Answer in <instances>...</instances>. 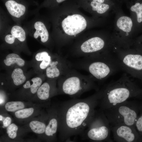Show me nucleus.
<instances>
[{"label":"nucleus","mask_w":142,"mask_h":142,"mask_svg":"<svg viewBox=\"0 0 142 142\" xmlns=\"http://www.w3.org/2000/svg\"><path fill=\"white\" fill-rule=\"evenodd\" d=\"M103 89L86 98H73L64 101L58 109L60 138L70 141L83 133L93 116L102 94Z\"/></svg>","instance_id":"f257e3e1"},{"label":"nucleus","mask_w":142,"mask_h":142,"mask_svg":"<svg viewBox=\"0 0 142 142\" xmlns=\"http://www.w3.org/2000/svg\"><path fill=\"white\" fill-rule=\"evenodd\" d=\"M80 58L70 62L72 67L87 71L95 81L102 82L121 69L115 55L108 50Z\"/></svg>","instance_id":"f03ea898"},{"label":"nucleus","mask_w":142,"mask_h":142,"mask_svg":"<svg viewBox=\"0 0 142 142\" xmlns=\"http://www.w3.org/2000/svg\"><path fill=\"white\" fill-rule=\"evenodd\" d=\"M102 89L98 106L103 110L142 94V90L126 73L118 80L108 84Z\"/></svg>","instance_id":"7ed1b4c3"},{"label":"nucleus","mask_w":142,"mask_h":142,"mask_svg":"<svg viewBox=\"0 0 142 142\" xmlns=\"http://www.w3.org/2000/svg\"><path fill=\"white\" fill-rule=\"evenodd\" d=\"M58 93L77 98L93 89L99 90L95 81L89 74H82L72 68L59 78Z\"/></svg>","instance_id":"20e7f679"},{"label":"nucleus","mask_w":142,"mask_h":142,"mask_svg":"<svg viewBox=\"0 0 142 142\" xmlns=\"http://www.w3.org/2000/svg\"><path fill=\"white\" fill-rule=\"evenodd\" d=\"M111 126L103 110L100 109L95 113L80 135L83 140L93 142H113L110 138Z\"/></svg>","instance_id":"39448f33"},{"label":"nucleus","mask_w":142,"mask_h":142,"mask_svg":"<svg viewBox=\"0 0 142 142\" xmlns=\"http://www.w3.org/2000/svg\"><path fill=\"white\" fill-rule=\"evenodd\" d=\"M136 109L133 102L126 100L103 111L111 126H135L138 119Z\"/></svg>","instance_id":"423d86ee"},{"label":"nucleus","mask_w":142,"mask_h":142,"mask_svg":"<svg viewBox=\"0 0 142 142\" xmlns=\"http://www.w3.org/2000/svg\"><path fill=\"white\" fill-rule=\"evenodd\" d=\"M116 49L114 52L121 69L142 81V54L134 49Z\"/></svg>","instance_id":"0eeeda50"},{"label":"nucleus","mask_w":142,"mask_h":142,"mask_svg":"<svg viewBox=\"0 0 142 142\" xmlns=\"http://www.w3.org/2000/svg\"><path fill=\"white\" fill-rule=\"evenodd\" d=\"M106 41L95 37L84 41L80 45L79 50L73 53V57L81 58L107 50Z\"/></svg>","instance_id":"6e6552de"},{"label":"nucleus","mask_w":142,"mask_h":142,"mask_svg":"<svg viewBox=\"0 0 142 142\" xmlns=\"http://www.w3.org/2000/svg\"><path fill=\"white\" fill-rule=\"evenodd\" d=\"M72 67L70 62L65 58L53 56L49 65L46 69V75L50 79H55L65 74Z\"/></svg>","instance_id":"1a4fd4ad"},{"label":"nucleus","mask_w":142,"mask_h":142,"mask_svg":"<svg viewBox=\"0 0 142 142\" xmlns=\"http://www.w3.org/2000/svg\"><path fill=\"white\" fill-rule=\"evenodd\" d=\"M62 24L65 33L71 36H74L82 31L87 25L84 18L78 14L68 16L63 20Z\"/></svg>","instance_id":"9d476101"},{"label":"nucleus","mask_w":142,"mask_h":142,"mask_svg":"<svg viewBox=\"0 0 142 142\" xmlns=\"http://www.w3.org/2000/svg\"><path fill=\"white\" fill-rule=\"evenodd\" d=\"M114 141L117 142H133L137 140L138 135L134 126L119 125L111 126Z\"/></svg>","instance_id":"9b49d317"},{"label":"nucleus","mask_w":142,"mask_h":142,"mask_svg":"<svg viewBox=\"0 0 142 142\" xmlns=\"http://www.w3.org/2000/svg\"><path fill=\"white\" fill-rule=\"evenodd\" d=\"M58 93V89L56 87V83L54 79H51L49 82L43 83L37 92L38 98L42 100H47Z\"/></svg>","instance_id":"f8f14e48"},{"label":"nucleus","mask_w":142,"mask_h":142,"mask_svg":"<svg viewBox=\"0 0 142 142\" xmlns=\"http://www.w3.org/2000/svg\"><path fill=\"white\" fill-rule=\"evenodd\" d=\"M50 111V118L46 126L45 134L48 139L52 140L55 137L58 128V118L57 110L54 109Z\"/></svg>","instance_id":"ddd939ff"},{"label":"nucleus","mask_w":142,"mask_h":142,"mask_svg":"<svg viewBox=\"0 0 142 142\" xmlns=\"http://www.w3.org/2000/svg\"><path fill=\"white\" fill-rule=\"evenodd\" d=\"M5 5L9 13L16 18H19L23 15L26 11V7L24 6L13 0L7 1Z\"/></svg>","instance_id":"4468645a"},{"label":"nucleus","mask_w":142,"mask_h":142,"mask_svg":"<svg viewBox=\"0 0 142 142\" xmlns=\"http://www.w3.org/2000/svg\"><path fill=\"white\" fill-rule=\"evenodd\" d=\"M34 27L36 31L34 34V37L36 39L39 36L42 42L45 43L47 41L49 38V34L44 23L41 22H37L34 24Z\"/></svg>","instance_id":"2eb2a0df"},{"label":"nucleus","mask_w":142,"mask_h":142,"mask_svg":"<svg viewBox=\"0 0 142 142\" xmlns=\"http://www.w3.org/2000/svg\"><path fill=\"white\" fill-rule=\"evenodd\" d=\"M118 27L126 32H129L133 26V22L131 18L126 16H122L118 19L116 22Z\"/></svg>","instance_id":"dca6fc26"},{"label":"nucleus","mask_w":142,"mask_h":142,"mask_svg":"<svg viewBox=\"0 0 142 142\" xmlns=\"http://www.w3.org/2000/svg\"><path fill=\"white\" fill-rule=\"evenodd\" d=\"M3 62L7 66H10L12 64H16L19 66L23 67L25 64L24 60L18 55L13 53L8 55L6 59L4 60Z\"/></svg>","instance_id":"f3484780"},{"label":"nucleus","mask_w":142,"mask_h":142,"mask_svg":"<svg viewBox=\"0 0 142 142\" xmlns=\"http://www.w3.org/2000/svg\"><path fill=\"white\" fill-rule=\"evenodd\" d=\"M11 76L14 84L17 86L23 83L26 79L23 70L20 68L14 69L12 72Z\"/></svg>","instance_id":"a211bd4d"},{"label":"nucleus","mask_w":142,"mask_h":142,"mask_svg":"<svg viewBox=\"0 0 142 142\" xmlns=\"http://www.w3.org/2000/svg\"><path fill=\"white\" fill-rule=\"evenodd\" d=\"M131 10L135 13L136 21L139 24L142 23V1L141 0H137L135 4L130 8Z\"/></svg>","instance_id":"6ab92c4d"},{"label":"nucleus","mask_w":142,"mask_h":142,"mask_svg":"<svg viewBox=\"0 0 142 142\" xmlns=\"http://www.w3.org/2000/svg\"><path fill=\"white\" fill-rule=\"evenodd\" d=\"M29 126L33 132L40 134L45 133L47 126L43 122L37 120H33L30 122Z\"/></svg>","instance_id":"aec40b11"},{"label":"nucleus","mask_w":142,"mask_h":142,"mask_svg":"<svg viewBox=\"0 0 142 142\" xmlns=\"http://www.w3.org/2000/svg\"><path fill=\"white\" fill-rule=\"evenodd\" d=\"M11 34L21 42L24 41L26 38V33L21 27L16 26H13L11 31Z\"/></svg>","instance_id":"412c9836"},{"label":"nucleus","mask_w":142,"mask_h":142,"mask_svg":"<svg viewBox=\"0 0 142 142\" xmlns=\"http://www.w3.org/2000/svg\"><path fill=\"white\" fill-rule=\"evenodd\" d=\"M24 107L25 105L24 103L21 101L8 102L5 105L6 109L9 112H14L17 110L22 109Z\"/></svg>","instance_id":"4be33fe9"},{"label":"nucleus","mask_w":142,"mask_h":142,"mask_svg":"<svg viewBox=\"0 0 142 142\" xmlns=\"http://www.w3.org/2000/svg\"><path fill=\"white\" fill-rule=\"evenodd\" d=\"M90 5L92 7V10L96 11L99 14L105 13L109 9V5L94 1H92Z\"/></svg>","instance_id":"5701e85b"},{"label":"nucleus","mask_w":142,"mask_h":142,"mask_svg":"<svg viewBox=\"0 0 142 142\" xmlns=\"http://www.w3.org/2000/svg\"><path fill=\"white\" fill-rule=\"evenodd\" d=\"M34 109L30 108L19 110L15 113V116L19 119H24L27 118L33 113Z\"/></svg>","instance_id":"b1692460"},{"label":"nucleus","mask_w":142,"mask_h":142,"mask_svg":"<svg viewBox=\"0 0 142 142\" xmlns=\"http://www.w3.org/2000/svg\"><path fill=\"white\" fill-rule=\"evenodd\" d=\"M32 84H31L30 90L31 93L33 94L36 93L38 89L41 85L42 83V79L40 78H33L31 80Z\"/></svg>","instance_id":"393cba45"},{"label":"nucleus","mask_w":142,"mask_h":142,"mask_svg":"<svg viewBox=\"0 0 142 142\" xmlns=\"http://www.w3.org/2000/svg\"><path fill=\"white\" fill-rule=\"evenodd\" d=\"M18 129L17 126L14 123L11 124L7 127V132L9 137L12 139L15 138L17 136Z\"/></svg>","instance_id":"a878e982"},{"label":"nucleus","mask_w":142,"mask_h":142,"mask_svg":"<svg viewBox=\"0 0 142 142\" xmlns=\"http://www.w3.org/2000/svg\"><path fill=\"white\" fill-rule=\"evenodd\" d=\"M53 56L49 55L45 59L42 61L40 64V67L42 69H44L49 65L53 59Z\"/></svg>","instance_id":"bb28decb"},{"label":"nucleus","mask_w":142,"mask_h":142,"mask_svg":"<svg viewBox=\"0 0 142 142\" xmlns=\"http://www.w3.org/2000/svg\"><path fill=\"white\" fill-rule=\"evenodd\" d=\"M134 49L142 54V35L138 38L133 43Z\"/></svg>","instance_id":"cd10ccee"},{"label":"nucleus","mask_w":142,"mask_h":142,"mask_svg":"<svg viewBox=\"0 0 142 142\" xmlns=\"http://www.w3.org/2000/svg\"><path fill=\"white\" fill-rule=\"evenodd\" d=\"M50 54L46 51L39 52L36 55L35 59L37 61H42L45 59Z\"/></svg>","instance_id":"c85d7f7f"},{"label":"nucleus","mask_w":142,"mask_h":142,"mask_svg":"<svg viewBox=\"0 0 142 142\" xmlns=\"http://www.w3.org/2000/svg\"><path fill=\"white\" fill-rule=\"evenodd\" d=\"M135 126L138 131L142 133V115L137 119Z\"/></svg>","instance_id":"c756f323"},{"label":"nucleus","mask_w":142,"mask_h":142,"mask_svg":"<svg viewBox=\"0 0 142 142\" xmlns=\"http://www.w3.org/2000/svg\"><path fill=\"white\" fill-rule=\"evenodd\" d=\"M15 38L12 34H8L5 37V42L9 44H12L14 42Z\"/></svg>","instance_id":"7c9ffc66"},{"label":"nucleus","mask_w":142,"mask_h":142,"mask_svg":"<svg viewBox=\"0 0 142 142\" xmlns=\"http://www.w3.org/2000/svg\"><path fill=\"white\" fill-rule=\"evenodd\" d=\"M11 119L9 117H6L3 121V127H8L11 124Z\"/></svg>","instance_id":"2f4dec72"},{"label":"nucleus","mask_w":142,"mask_h":142,"mask_svg":"<svg viewBox=\"0 0 142 142\" xmlns=\"http://www.w3.org/2000/svg\"><path fill=\"white\" fill-rule=\"evenodd\" d=\"M31 84L29 81H27L26 83L23 85V87L25 89L30 88Z\"/></svg>","instance_id":"473e14b6"},{"label":"nucleus","mask_w":142,"mask_h":142,"mask_svg":"<svg viewBox=\"0 0 142 142\" xmlns=\"http://www.w3.org/2000/svg\"><path fill=\"white\" fill-rule=\"evenodd\" d=\"M93 1H94L95 2H98L101 3H103L104 2V0H92Z\"/></svg>","instance_id":"72a5a7b5"},{"label":"nucleus","mask_w":142,"mask_h":142,"mask_svg":"<svg viewBox=\"0 0 142 142\" xmlns=\"http://www.w3.org/2000/svg\"><path fill=\"white\" fill-rule=\"evenodd\" d=\"M65 0H56V1L58 3H59Z\"/></svg>","instance_id":"f704fd0d"},{"label":"nucleus","mask_w":142,"mask_h":142,"mask_svg":"<svg viewBox=\"0 0 142 142\" xmlns=\"http://www.w3.org/2000/svg\"><path fill=\"white\" fill-rule=\"evenodd\" d=\"M0 121H2L3 119V117L2 116V115H0Z\"/></svg>","instance_id":"c9c22d12"}]
</instances>
